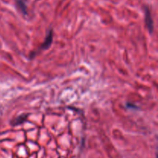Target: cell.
<instances>
[{"mask_svg": "<svg viewBox=\"0 0 158 158\" xmlns=\"http://www.w3.org/2000/svg\"><path fill=\"white\" fill-rule=\"evenodd\" d=\"M26 119H27V115H21V116H18L17 118L14 119L13 121L12 122V124L13 125H19L20 124L23 123V122H25L26 120Z\"/></svg>", "mask_w": 158, "mask_h": 158, "instance_id": "obj_3", "label": "cell"}, {"mask_svg": "<svg viewBox=\"0 0 158 158\" xmlns=\"http://www.w3.org/2000/svg\"><path fill=\"white\" fill-rule=\"evenodd\" d=\"M52 37H53V35H52V29H50L49 31H48V33L47 35H46V38H45L44 40V42L43 43V44L41 45V46L39 47V49L37 50L36 52H40V51L43 50H46L48 49V48L49 47V46H50L51 44H52ZM36 52H34V53H32V54H30L31 57H32V55H33L34 54H35Z\"/></svg>", "mask_w": 158, "mask_h": 158, "instance_id": "obj_2", "label": "cell"}, {"mask_svg": "<svg viewBox=\"0 0 158 158\" xmlns=\"http://www.w3.org/2000/svg\"><path fill=\"white\" fill-rule=\"evenodd\" d=\"M144 17H145V24L147 28L149 30L150 33H153L154 31V20H153L152 15H151V10L148 6H144Z\"/></svg>", "mask_w": 158, "mask_h": 158, "instance_id": "obj_1", "label": "cell"}]
</instances>
